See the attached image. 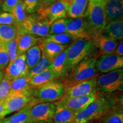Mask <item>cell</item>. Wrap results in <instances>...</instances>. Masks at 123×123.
Here are the masks:
<instances>
[{"mask_svg":"<svg viewBox=\"0 0 123 123\" xmlns=\"http://www.w3.org/2000/svg\"><path fill=\"white\" fill-rule=\"evenodd\" d=\"M83 19L89 39L93 41L102 34L108 24L105 6L88 1Z\"/></svg>","mask_w":123,"mask_h":123,"instance_id":"cell-1","label":"cell"},{"mask_svg":"<svg viewBox=\"0 0 123 123\" xmlns=\"http://www.w3.org/2000/svg\"><path fill=\"white\" fill-rule=\"evenodd\" d=\"M96 58L88 57L71 68L68 73L62 78V83L64 88L76 84L97 76L95 67Z\"/></svg>","mask_w":123,"mask_h":123,"instance_id":"cell-2","label":"cell"},{"mask_svg":"<svg viewBox=\"0 0 123 123\" xmlns=\"http://www.w3.org/2000/svg\"><path fill=\"white\" fill-rule=\"evenodd\" d=\"M114 105L113 100L102 95H98L96 93L94 100L85 109L77 113L74 123H89L100 118Z\"/></svg>","mask_w":123,"mask_h":123,"instance_id":"cell-3","label":"cell"},{"mask_svg":"<svg viewBox=\"0 0 123 123\" xmlns=\"http://www.w3.org/2000/svg\"><path fill=\"white\" fill-rule=\"evenodd\" d=\"M93 45V41L87 38L74 40L67 48V69L73 68L86 58L90 57Z\"/></svg>","mask_w":123,"mask_h":123,"instance_id":"cell-4","label":"cell"},{"mask_svg":"<svg viewBox=\"0 0 123 123\" xmlns=\"http://www.w3.org/2000/svg\"><path fill=\"white\" fill-rule=\"evenodd\" d=\"M64 94V87L59 81H50L34 89L33 96L39 103H54L61 100Z\"/></svg>","mask_w":123,"mask_h":123,"instance_id":"cell-5","label":"cell"},{"mask_svg":"<svg viewBox=\"0 0 123 123\" xmlns=\"http://www.w3.org/2000/svg\"><path fill=\"white\" fill-rule=\"evenodd\" d=\"M50 26L47 21L40 18L38 15H31L27 17L24 22L17 27L18 33L43 38L49 35Z\"/></svg>","mask_w":123,"mask_h":123,"instance_id":"cell-6","label":"cell"},{"mask_svg":"<svg viewBox=\"0 0 123 123\" xmlns=\"http://www.w3.org/2000/svg\"><path fill=\"white\" fill-rule=\"evenodd\" d=\"M97 91L113 92L121 90L123 87V70H118L103 74L97 77Z\"/></svg>","mask_w":123,"mask_h":123,"instance_id":"cell-7","label":"cell"},{"mask_svg":"<svg viewBox=\"0 0 123 123\" xmlns=\"http://www.w3.org/2000/svg\"><path fill=\"white\" fill-rule=\"evenodd\" d=\"M34 99L33 91L10 92L4 102V117L13 112L18 111Z\"/></svg>","mask_w":123,"mask_h":123,"instance_id":"cell-8","label":"cell"},{"mask_svg":"<svg viewBox=\"0 0 123 123\" xmlns=\"http://www.w3.org/2000/svg\"><path fill=\"white\" fill-rule=\"evenodd\" d=\"M97 77L94 76L72 87L64 88V96L73 98L95 94L98 92Z\"/></svg>","mask_w":123,"mask_h":123,"instance_id":"cell-9","label":"cell"},{"mask_svg":"<svg viewBox=\"0 0 123 123\" xmlns=\"http://www.w3.org/2000/svg\"><path fill=\"white\" fill-rule=\"evenodd\" d=\"M37 12L40 18L47 21L50 25L56 20L65 18L67 15L65 6L60 0L39 9Z\"/></svg>","mask_w":123,"mask_h":123,"instance_id":"cell-10","label":"cell"},{"mask_svg":"<svg viewBox=\"0 0 123 123\" xmlns=\"http://www.w3.org/2000/svg\"><path fill=\"white\" fill-rule=\"evenodd\" d=\"M56 109L54 103H39L32 106L30 110V123L51 120Z\"/></svg>","mask_w":123,"mask_h":123,"instance_id":"cell-11","label":"cell"},{"mask_svg":"<svg viewBox=\"0 0 123 123\" xmlns=\"http://www.w3.org/2000/svg\"><path fill=\"white\" fill-rule=\"evenodd\" d=\"M95 67L96 71L102 74L123 68V57L115 54L102 55L96 59Z\"/></svg>","mask_w":123,"mask_h":123,"instance_id":"cell-12","label":"cell"},{"mask_svg":"<svg viewBox=\"0 0 123 123\" xmlns=\"http://www.w3.org/2000/svg\"><path fill=\"white\" fill-rule=\"evenodd\" d=\"M96 97V93L87 96L73 98L63 96L61 100L58 101V102L69 110L78 113L90 105L95 99Z\"/></svg>","mask_w":123,"mask_h":123,"instance_id":"cell-13","label":"cell"},{"mask_svg":"<svg viewBox=\"0 0 123 123\" xmlns=\"http://www.w3.org/2000/svg\"><path fill=\"white\" fill-rule=\"evenodd\" d=\"M67 34L74 40L81 38L89 39L83 17L67 18Z\"/></svg>","mask_w":123,"mask_h":123,"instance_id":"cell-14","label":"cell"},{"mask_svg":"<svg viewBox=\"0 0 123 123\" xmlns=\"http://www.w3.org/2000/svg\"><path fill=\"white\" fill-rule=\"evenodd\" d=\"M65 6L67 15L70 18L83 17L88 0H60Z\"/></svg>","mask_w":123,"mask_h":123,"instance_id":"cell-15","label":"cell"},{"mask_svg":"<svg viewBox=\"0 0 123 123\" xmlns=\"http://www.w3.org/2000/svg\"><path fill=\"white\" fill-rule=\"evenodd\" d=\"M37 103H39L35 98L16 113L9 117L1 119L0 122L1 123H30V110L32 106Z\"/></svg>","mask_w":123,"mask_h":123,"instance_id":"cell-16","label":"cell"},{"mask_svg":"<svg viewBox=\"0 0 123 123\" xmlns=\"http://www.w3.org/2000/svg\"><path fill=\"white\" fill-rule=\"evenodd\" d=\"M108 23L123 19V0H109L105 5Z\"/></svg>","mask_w":123,"mask_h":123,"instance_id":"cell-17","label":"cell"},{"mask_svg":"<svg viewBox=\"0 0 123 123\" xmlns=\"http://www.w3.org/2000/svg\"><path fill=\"white\" fill-rule=\"evenodd\" d=\"M56 109L51 121L53 123H74L77 113L64 107L58 101L54 103Z\"/></svg>","mask_w":123,"mask_h":123,"instance_id":"cell-18","label":"cell"},{"mask_svg":"<svg viewBox=\"0 0 123 123\" xmlns=\"http://www.w3.org/2000/svg\"><path fill=\"white\" fill-rule=\"evenodd\" d=\"M92 41L93 44L99 49L101 56L114 54L118 44L117 41L107 37L103 34L99 35Z\"/></svg>","mask_w":123,"mask_h":123,"instance_id":"cell-19","label":"cell"},{"mask_svg":"<svg viewBox=\"0 0 123 123\" xmlns=\"http://www.w3.org/2000/svg\"><path fill=\"white\" fill-rule=\"evenodd\" d=\"M101 34L111 39L121 41L123 38V20L108 22Z\"/></svg>","mask_w":123,"mask_h":123,"instance_id":"cell-20","label":"cell"},{"mask_svg":"<svg viewBox=\"0 0 123 123\" xmlns=\"http://www.w3.org/2000/svg\"><path fill=\"white\" fill-rule=\"evenodd\" d=\"M18 55L26 53L29 49L33 46L37 45L39 38L33 35L18 33Z\"/></svg>","mask_w":123,"mask_h":123,"instance_id":"cell-21","label":"cell"},{"mask_svg":"<svg viewBox=\"0 0 123 123\" xmlns=\"http://www.w3.org/2000/svg\"><path fill=\"white\" fill-rule=\"evenodd\" d=\"M39 47L41 52L51 61L68 47V45L59 44L53 42H39Z\"/></svg>","mask_w":123,"mask_h":123,"instance_id":"cell-22","label":"cell"},{"mask_svg":"<svg viewBox=\"0 0 123 123\" xmlns=\"http://www.w3.org/2000/svg\"><path fill=\"white\" fill-rule=\"evenodd\" d=\"M56 78L57 77L50 66L49 68L42 73L30 78V83L32 87L35 89L50 81L55 80Z\"/></svg>","mask_w":123,"mask_h":123,"instance_id":"cell-23","label":"cell"},{"mask_svg":"<svg viewBox=\"0 0 123 123\" xmlns=\"http://www.w3.org/2000/svg\"><path fill=\"white\" fill-rule=\"evenodd\" d=\"M50 67L57 78H62L65 75L67 69V49L51 61Z\"/></svg>","mask_w":123,"mask_h":123,"instance_id":"cell-24","label":"cell"},{"mask_svg":"<svg viewBox=\"0 0 123 123\" xmlns=\"http://www.w3.org/2000/svg\"><path fill=\"white\" fill-rule=\"evenodd\" d=\"M18 27L15 25H0V43L6 46L17 37Z\"/></svg>","mask_w":123,"mask_h":123,"instance_id":"cell-25","label":"cell"},{"mask_svg":"<svg viewBox=\"0 0 123 123\" xmlns=\"http://www.w3.org/2000/svg\"><path fill=\"white\" fill-rule=\"evenodd\" d=\"M30 78L27 76L19 77L11 81V92H33L34 88L31 86Z\"/></svg>","mask_w":123,"mask_h":123,"instance_id":"cell-26","label":"cell"},{"mask_svg":"<svg viewBox=\"0 0 123 123\" xmlns=\"http://www.w3.org/2000/svg\"><path fill=\"white\" fill-rule=\"evenodd\" d=\"M101 123H123L122 109H111L100 117Z\"/></svg>","mask_w":123,"mask_h":123,"instance_id":"cell-27","label":"cell"},{"mask_svg":"<svg viewBox=\"0 0 123 123\" xmlns=\"http://www.w3.org/2000/svg\"><path fill=\"white\" fill-rule=\"evenodd\" d=\"M74 41L73 38L67 33L55 34L48 35L42 39H39V42H53L59 44H67Z\"/></svg>","mask_w":123,"mask_h":123,"instance_id":"cell-28","label":"cell"},{"mask_svg":"<svg viewBox=\"0 0 123 123\" xmlns=\"http://www.w3.org/2000/svg\"><path fill=\"white\" fill-rule=\"evenodd\" d=\"M51 63V62L50 60L46 57V56L43 53H42V56H41L40 61L38 62V63L34 67H33L30 70H28L26 76H27L29 78H31L35 75L42 73L43 71H44V70H46V69L50 67Z\"/></svg>","mask_w":123,"mask_h":123,"instance_id":"cell-29","label":"cell"},{"mask_svg":"<svg viewBox=\"0 0 123 123\" xmlns=\"http://www.w3.org/2000/svg\"><path fill=\"white\" fill-rule=\"evenodd\" d=\"M26 62L28 70H30L38 63L41 59L42 53L38 45L33 46L26 52Z\"/></svg>","mask_w":123,"mask_h":123,"instance_id":"cell-30","label":"cell"},{"mask_svg":"<svg viewBox=\"0 0 123 123\" xmlns=\"http://www.w3.org/2000/svg\"><path fill=\"white\" fill-rule=\"evenodd\" d=\"M26 13V10L24 5V0H21L11 12L15 18L17 26L18 27L21 25L26 19V18H27Z\"/></svg>","mask_w":123,"mask_h":123,"instance_id":"cell-31","label":"cell"},{"mask_svg":"<svg viewBox=\"0 0 123 123\" xmlns=\"http://www.w3.org/2000/svg\"><path fill=\"white\" fill-rule=\"evenodd\" d=\"M12 80L4 75L0 82V101L4 102L11 92Z\"/></svg>","mask_w":123,"mask_h":123,"instance_id":"cell-32","label":"cell"},{"mask_svg":"<svg viewBox=\"0 0 123 123\" xmlns=\"http://www.w3.org/2000/svg\"><path fill=\"white\" fill-rule=\"evenodd\" d=\"M67 33V18H61L51 25L49 35Z\"/></svg>","mask_w":123,"mask_h":123,"instance_id":"cell-33","label":"cell"},{"mask_svg":"<svg viewBox=\"0 0 123 123\" xmlns=\"http://www.w3.org/2000/svg\"><path fill=\"white\" fill-rule=\"evenodd\" d=\"M14 63L21 73V76H26L28 71V67L26 62V54H22L18 55Z\"/></svg>","mask_w":123,"mask_h":123,"instance_id":"cell-34","label":"cell"},{"mask_svg":"<svg viewBox=\"0 0 123 123\" xmlns=\"http://www.w3.org/2000/svg\"><path fill=\"white\" fill-rule=\"evenodd\" d=\"M6 49L9 55V62H14L18 56L17 37L7 44Z\"/></svg>","mask_w":123,"mask_h":123,"instance_id":"cell-35","label":"cell"},{"mask_svg":"<svg viewBox=\"0 0 123 123\" xmlns=\"http://www.w3.org/2000/svg\"><path fill=\"white\" fill-rule=\"evenodd\" d=\"M43 0H24L27 13L33 14L41 9Z\"/></svg>","mask_w":123,"mask_h":123,"instance_id":"cell-36","label":"cell"},{"mask_svg":"<svg viewBox=\"0 0 123 123\" xmlns=\"http://www.w3.org/2000/svg\"><path fill=\"white\" fill-rule=\"evenodd\" d=\"M4 75L10 79L13 80L16 78L22 77L21 73L14 62H9L5 68Z\"/></svg>","mask_w":123,"mask_h":123,"instance_id":"cell-37","label":"cell"},{"mask_svg":"<svg viewBox=\"0 0 123 123\" xmlns=\"http://www.w3.org/2000/svg\"><path fill=\"white\" fill-rule=\"evenodd\" d=\"M9 63L6 46L0 43V70L5 69Z\"/></svg>","mask_w":123,"mask_h":123,"instance_id":"cell-38","label":"cell"},{"mask_svg":"<svg viewBox=\"0 0 123 123\" xmlns=\"http://www.w3.org/2000/svg\"><path fill=\"white\" fill-rule=\"evenodd\" d=\"M0 25L17 26L14 15L11 13L4 12L0 14Z\"/></svg>","mask_w":123,"mask_h":123,"instance_id":"cell-39","label":"cell"},{"mask_svg":"<svg viewBox=\"0 0 123 123\" xmlns=\"http://www.w3.org/2000/svg\"><path fill=\"white\" fill-rule=\"evenodd\" d=\"M20 1L21 0H4L1 5V9L4 12L11 13Z\"/></svg>","mask_w":123,"mask_h":123,"instance_id":"cell-40","label":"cell"},{"mask_svg":"<svg viewBox=\"0 0 123 123\" xmlns=\"http://www.w3.org/2000/svg\"><path fill=\"white\" fill-rule=\"evenodd\" d=\"M114 54L119 56H123V40L120 41L119 43H118L117 46L116 50H115Z\"/></svg>","mask_w":123,"mask_h":123,"instance_id":"cell-41","label":"cell"},{"mask_svg":"<svg viewBox=\"0 0 123 123\" xmlns=\"http://www.w3.org/2000/svg\"><path fill=\"white\" fill-rule=\"evenodd\" d=\"M57 1H58V0H43L41 9L48 6L49 5H50L52 4L53 3L56 2Z\"/></svg>","mask_w":123,"mask_h":123,"instance_id":"cell-42","label":"cell"},{"mask_svg":"<svg viewBox=\"0 0 123 123\" xmlns=\"http://www.w3.org/2000/svg\"><path fill=\"white\" fill-rule=\"evenodd\" d=\"M4 111L5 107L4 102H1L0 101V119H2L4 117Z\"/></svg>","mask_w":123,"mask_h":123,"instance_id":"cell-43","label":"cell"},{"mask_svg":"<svg viewBox=\"0 0 123 123\" xmlns=\"http://www.w3.org/2000/svg\"><path fill=\"white\" fill-rule=\"evenodd\" d=\"M88 1H93V2L98 3V4H100L101 5H103L105 6L109 0H88Z\"/></svg>","mask_w":123,"mask_h":123,"instance_id":"cell-44","label":"cell"},{"mask_svg":"<svg viewBox=\"0 0 123 123\" xmlns=\"http://www.w3.org/2000/svg\"><path fill=\"white\" fill-rule=\"evenodd\" d=\"M4 76V72L2 70H0V82L2 80L3 77Z\"/></svg>","mask_w":123,"mask_h":123,"instance_id":"cell-45","label":"cell"},{"mask_svg":"<svg viewBox=\"0 0 123 123\" xmlns=\"http://www.w3.org/2000/svg\"><path fill=\"white\" fill-rule=\"evenodd\" d=\"M34 123H53L51 120H46V121H39Z\"/></svg>","mask_w":123,"mask_h":123,"instance_id":"cell-46","label":"cell"},{"mask_svg":"<svg viewBox=\"0 0 123 123\" xmlns=\"http://www.w3.org/2000/svg\"><path fill=\"white\" fill-rule=\"evenodd\" d=\"M3 1H4L3 0H0V6H1V5H2Z\"/></svg>","mask_w":123,"mask_h":123,"instance_id":"cell-47","label":"cell"},{"mask_svg":"<svg viewBox=\"0 0 123 123\" xmlns=\"http://www.w3.org/2000/svg\"><path fill=\"white\" fill-rule=\"evenodd\" d=\"M1 120V119H0V120Z\"/></svg>","mask_w":123,"mask_h":123,"instance_id":"cell-48","label":"cell"},{"mask_svg":"<svg viewBox=\"0 0 123 123\" xmlns=\"http://www.w3.org/2000/svg\"><path fill=\"white\" fill-rule=\"evenodd\" d=\"M0 121H1V120H0ZM0 123H1V122H0Z\"/></svg>","mask_w":123,"mask_h":123,"instance_id":"cell-49","label":"cell"}]
</instances>
